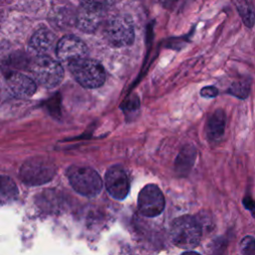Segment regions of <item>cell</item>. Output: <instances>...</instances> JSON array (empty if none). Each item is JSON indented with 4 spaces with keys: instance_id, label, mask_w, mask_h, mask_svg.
<instances>
[{
    "instance_id": "cell-1",
    "label": "cell",
    "mask_w": 255,
    "mask_h": 255,
    "mask_svg": "<svg viewBox=\"0 0 255 255\" xmlns=\"http://www.w3.org/2000/svg\"><path fill=\"white\" fill-rule=\"evenodd\" d=\"M171 242L181 249L195 248L202 236V227L196 217L182 215L172 220L169 229Z\"/></svg>"
},
{
    "instance_id": "cell-2",
    "label": "cell",
    "mask_w": 255,
    "mask_h": 255,
    "mask_svg": "<svg viewBox=\"0 0 255 255\" xmlns=\"http://www.w3.org/2000/svg\"><path fill=\"white\" fill-rule=\"evenodd\" d=\"M69 69L77 82L84 88L96 89L105 83V69L96 60L81 58L69 63Z\"/></svg>"
},
{
    "instance_id": "cell-3",
    "label": "cell",
    "mask_w": 255,
    "mask_h": 255,
    "mask_svg": "<svg viewBox=\"0 0 255 255\" xmlns=\"http://www.w3.org/2000/svg\"><path fill=\"white\" fill-rule=\"evenodd\" d=\"M31 71L37 82L46 88L58 86L64 77L61 64L46 55H41L33 61Z\"/></svg>"
},
{
    "instance_id": "cell-4",
    "label": "cell",
    "mask_w": 255,
    "mask_h": 255,
    "mask_svg": "<svg viewBox=\"0 0 255 255\" xmlns=\"http://www.w3.org/2000/svg\"><path fill=\"white\" fill-rule=\"evenodd\" d=\"M69 180L73 188L86 197L97 196L103 188L101 176L90 167H75L71 169Z\"/></svg>"
},
{
    "instance_id": "cell-5",
    "label": "cell",
    "mask_w": 255,
    "mask_h": 255,
    "mask_svg": "<svg viewBox=\"0 0 255 255\" xmlns=\"http://www.w3.org/2000/svg\"><path fill=\"white\" fill-rule=\"evenodd\" d=\"M105 36L114 47H126L133 43L134 29L129 17L119 15L111 18L105 27Z\"/></svg>"
},
{
    "instance_id": "cell-6",
    "label": "cell",
    "mask_w": 255,
    "mask_h": 255,
    "mask_svg": "<svg viewBox=\"0 0 255 255\" xmlns=\"http://www.w3.org/2000/svg\"><path fill=\"white\" fill-rule=\"evenodd\" d=\"M56 172L54 164L46 158H31L20 170L21 179L27 184L38 185L50 181Z\"/></svg>"
},
{
    "instance_id": "cell-7",
    "label": "cell",
    "mask_w": 255,
    "mask_h": 255,
    "mask_svg": "<svg viewBox=\"0 0 255 255\" xmlns=\"http://www.w3.org/2000/svg\"><path fill=\"white\" fill-rule=\"evenodd\" d=\"M105 15V3L102 0H84L77 14V26L86 33H93L101 25Z\"/></svg>"
},
{
    "instance_id": "cell-8",
    "label": "cell",
    "mask_w": 255,
    "mask_h": 255,
    "mask_svg": "<svg viewBox=\"0 0 255 255\" xmlns=\"http://www.w3.org/2000/svg\"><path fill=\"white\" fill-rule=\"evenodd\" d=\"M164 206V196L157 185L152 183L146 184L139 191L137 196V208L143 216L155 217L163 211Z\"/></svg>"
},
{
    "instance_id": "cell-9",
    "label": "cell",
    "mask_w": 255,
    "mask_h": 255,
    "mask_svg": "<svg viewBox=\"0 0 255 255\" xmlns=\"http://www.w3.org/2000/svg\"><path fill=\"white\" fill-rule=\"evenodd\" d=\"M105 183L108 192L118 200L125 199L129 191V179L122 165L111 166L105 175Z\"/></svg>"
},
{
    "instance_id": "cell-10",
    "label": "cell",
    "mask_w": 255,
    "mask_h": 255,
    "mask_svg": "<svg viewBox=\"0 0 255 255\" xmlns=\"http://www.w3.org/2000/svg\"><path fill=\"white\" fill-rule=\"evenodd\" d=\"M56 54L60 61L69 64L75 60L85 58L88 54V49L86 44L80 38L73 35H67L57 43Z\"/></svg>"
},
{
    "instance_id": "cell-11",
    "label": "cell",
    "mask_w": 255,
    "mask_h": 255,
    "mask_svg": "<svg viewBox=\"0 0 255 255\" xmlns=\"http://www.w3.org/2000/svg\"><path fill=\"white\" fill-rule=\"evenodd\" d=\"M10 91L17 97H29L36 91V83L28 76L21 73H11L7 77Z\"/></svg>"
},
{
    "instance_id": "cell-12",
    "label": "cell",
    "mask_w": 255,
    "mask_h": 255,
    "mask_svg": "<svg viewBox=\"0 0 255 255\" xmlns=\"http://www.w3.org/2000/svg\"><path fill=\"white\" fill-rule=\"evenodd\" d=\"M196 156V149L191 144L184 145L178 152L175 161L174 168L179 176H185L192 168Z\"/></svg>"
},
{
    "instance_id": "cell-13",
    "label": "cell",
    "mask_w": 255,
    "mask_h": 255,
    "mask_svg": "<svg viewBox=\"0 0 255 255\" xmlns=\"http://www.w3.org/2000/svg\"><path fill=\"white\" fill-rule=\"evenodd\" d=\"M226 117L223 110H216L206 125V134L210 141H219L224 134Z\"/></svg>"
},
{
    "instance_id": "cell-14",
    "label": "cell",
    "mask_w": 255,
    "mask_h": 255,
    "mask_svg": "<svg viewBox=\"0 0 255 255\" xmlns=\"http://www.w3.org/2000/svg\"><path fill=\"white\" fill-rule=\"evenodd\" d=\"M54 44L55 36L48 29H39L33 34L30 40L31 49L40 55H45L50 52Z\"/></svg>"
},
{
    "instance_id": "cell-15",
    "label": "cell",
    "mask_w": 255,
    "mask_h": 255,
    "mask_svg": "<svg viewBox=\"0 0 255 255\" xmlns=\"http://www.w3.org/2000/svg\"><path fill=\"white\" fill-rule=\"evenodd\" d=\"M18 196L16 183L8 176L0 175V204H6L15 200Z\"/></svg>"
},
{
    "instance_id": "cell-16",
    "label": "cell",
    "mask_w": 255,
    "mask_h": 255,
    "mask_svg": "<svg viewBox=\"0 0 255 255\" xmlns=\"http://www.w3.org/2000/svg\"><path fill=\"white\" fill-rule=\"evenodd\" d=\"M235 6L243 21L248 27L252 28L255 23V10L250 0H235Z\"/></svg>"
},
{
    "instance_id": "cell-17",
    "label": "cell",
    "mask_w": 255,
    "mask_h": 255,
    "mask_svg": "<svg viewBox=\"0 0 255 255\" xmlns=\"http://www.w3.org/2000/svg\"><path fill=\"white\" fill-rule=\"evenodd\" d=\"M251 81L249 79H242L234 82L228 89V93L237 97L238 99H246L250 93Z\"/></svg>"
},
{
    "instance_id": "cell-18",
    "label": "cell",
    "mask_w": 255,
    "mask_h": 255,
    "mask_svg": "<svg viewBox=\"0 0 255 255\" xmlns=\"http://www.w3.org/2000/svg\"><path fill=\"white\" fill-rule=\"evenodd\" d=\"M240 251L243 254H250L255 251V238L253 236H245L240 242Z\"/></svg>"
},
{
    "instance_id": "cell-19",
    "label": "cell",
    "mask_w": 255,
    "mask_h": 255,
    "mask_svg": "<svg viewBox=\"0 0 255 255\" xmlns=\"http://www.w3.org/2000/svg\"><path fill=\"white\" fill-rule=\"evenodd\" d=\"M124 104V103H123ZM123 110H125L126 112H131V111H137L139 108V101L137 99V97H132L130 98L128 102H126L123 105Z\"/></svg>"
},
{
    "instance_id": "cell-20",
    "label": "cell",
    "mask_w": 255,
    "mask_h": 255,
    "mask_svg": "<svg viewBox=\"0 0 255 255\" xmlns=\"http://www.w3.org/2000/svg\"><path fill=\"white\" fill-rule=\"evenodd\" d=\"M218 95V90L213 86H207L200 90V96L205 99L215 98Z\"/></svg>"
},
{
    "instance_id": "cell-21",
    "label": "cell",
    "mask_w": 255,
    "mask_h": 255,
    "mask_svg": "<svg viewBox=\"0 0 255 255\" xmlns=\"http://www.w3.org/2000/svg\"><path fill=\"white\" fill-rule=\"evenodd\" d=\"M242 203L245 206V208L247 210H249L251 212V214L253 215V217L255 218V201L251 196H245L242 199Z\"/></svg>"
},
{
    "instance_id": "cell-22",
    "label": "cell",
    "mask_w": 255,
    "mask_h": 255,
    "mask_svg": "<svg viewBox=\"0 0 255 255\" xmlns=\"http://www.w3.org/2000/svg\"><path fill=\"white\" fill-rule=\"evenodd\" d=\"M162 6H164L167 9H172L175 6L178 5V3L180 2V0H160Z\"/></svg>"
}]
</instances>
